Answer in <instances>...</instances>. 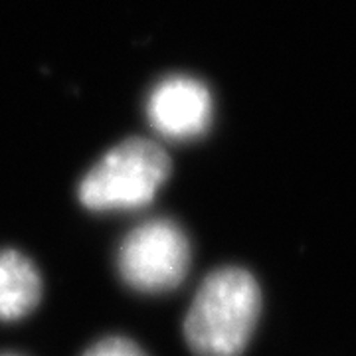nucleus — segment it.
I'll return each instance as SVG.
<instances>
[{
	"instance_id": "nucleus-4",
	"label": "nucleus",
	"mask_w": 356,
	"mask_h": 356,
	"mask_svg": "<svg viewBox=\"0 0 356 356\" xmlns=\"http://www.w3.org/2000/svg\"><path fill=\"white\" fill-rule=\"evenodd\" d=\"M147 113L154 131L166 139H194L212 121V97L198 79L166 77L151 91Z\"/></svg>"
},
{
	"instance_id": "nucleus-6",
	"label": "nucleus",
	"mask_w": 356,
	"mask_h": 356,
	"mask_svg": "<svg viewBox=\"0 0 356 356\" xmlns=\"http://www.w3.org/2000/svg\"><path fill=\"white\" fill-rule=\"evenodd\" d=\"M81 356H147L139 344L125 337H105L91 344Z\"/></svg>"
},
{
	"instance_id": "nucleus-2",
	"label": "nucleus",
	"mask_w": 356,
	"mask_h": 356,
	"mask_svg": "<svg viewBox=\"0 0 356 356\" xmlns=\"http://www.w3.org/2000/svg\"><path fill=\"white\" fill-rule=\"evenodd\" d=\"M168 175L170 159L156 143L129 139L89 168L77 196L93 212L137 210L153 202Z\"/></svg>"
},
{
	"instance_id": "nucleus-1",
	"label": "nucleus",
	"mask_w": 356,
	"mask_h": 356,
	"mask_svg": "<svg viewBox=\"0 0 356 356\" xmlns=\"http://www.w3.org/2000/svg\"><path fill=\"white\" fill-rule=\"evenodd\" d=\"M261 313V291L242 267L206 275L184 317V341L196 356H240Z\"/></svg>"
},
{
	"instance_id": "nucleus-3",
	"label": "nucleus",
	"mask_w": 356,
	"mask_h": 356,
	"mask_svg": "<svg viewBox=\"0 0 356 356\" xmlns=\"http://www.w3.org/2000/svg\"><path fill=\"white\" fill-rule=\"evenodd\" d=\"M191 257L186 232L172 220L154 218L125 236L117 250V271L135 291L166 293L188 275Z\"/></svg>"
},
{
	"instance_id": "nucleus-5",
	"label": "nucleus",
	"mask_w": 356,
	"mask_h": 356,
	"mask_svg": "<svg viewBox=\"0 0 356 356\" xmlns=\"http://www.w3.org/2000/svg\"><path fill=\"white\" fill-rule=\"evenodd\" d=\"M42 297L36 266L20 252L0 250V321H16L32 313Z\"/></svg>"
}]
</instances>
